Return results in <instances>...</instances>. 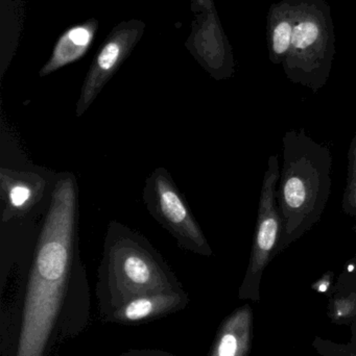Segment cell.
<instances>
[{"label":"cell","instance_id":"cell-1","mask_svg":"<svg viewBox=\"0 0 356 356\" xmlns=\"http://www.w3.org/2000/svg\"><path fill=\"white\" fill-rule=\"evenodd\" d=\"M79 250V186L59 175L20 295L0 315V356H54L91 322Z\"/></svg>","mask_w":356,"mask_h":356},{"label":"cell","instance_id":"cell-2","mask_svg":"<svg viewBox=\"0 0 356 356\" xmlns=\"http://www.w3.org/2000/svg\"><path fill=\"white\" fill-rule=\"evenodd\" d=\"M277 188L282 234L276 254L304 236L321 220L332 195V154L304 129L286 131Z\"/></svg>","mask_w":356,"mask_h":356},{"label":"cell","instance_id":"cell-3","mask_svg":"<svg viewBox=\"0 0 356 356\" xmlns=\"http://www.w3.org/2000/svg\"><path fill=\"white\" fill-rule=\"evenodd\" d=\"M183 289L158 250L139 232L109 222L95 295L102 321L136 297Z\"/></svg>","mask_w":356,"mask_h":356},{"label":"cell","instance_id":"cell-4","mask_svg":"<svg viewBox=\"0 0 356 356\" xmlns=\"http://www.w3.org/2000/svg\"><path fill=\"white\" fill-rule=\"evenodd\" d=\"M292 44L284 70L288 81L317 93L327 83L336 56L332 8L326 0H292Z\"/></svg>","mask_w":356,"mask_h":356},{"label":"cell","instance_id":"cell-5","mask_svg":"<svg viewBox=\"0 0 356 356\" xmlns=\"http://www.w3.org/2000/svg\"><path fill=\"white\" fill-rule=\"evenodd\" d=\"M142 199L150 216L169 232L180 248L202 257H212V249L200 224L169 170L159 167L148 175Z\"/></svg>","mask_w":356,"mask_h":356},{"label":"cell","instance_id":"cell-6","mask_svg":"<svg viewBox=\"0 0 356 356\" xmlns=\"http://www.w3.org/2000/svg\"><path fill=\"white\" fill-rule=\"evenodd\" d=\"M280 171L279 156L272 154L263 175L250 264L245 286L256 284L268 264L276 255L281 240L282 219L276 198Z\"/></svg>","mask_w":356,"mask_h":356},{"label":"cell","instance_id":"cell-7","mask_svg":"<svg viewBox=\"0 0 356 356\" xmlns=\"http://www.w3.org/2000/svg\"><path fill=\"white\" fill-rule=\"evenodd\" d=\"M144 27L142 21L131 20L119 23L112 29L86 75L75 106V116H83L95 102L105 86L133 51L144 35Z\"/></svg>","mask_w":356,"mask_h":356},{"label":"cell","instance_id":"cell-8","mask_svg":"<svg viewBox=\"0 0 356 356\" xmlns=\"http://www.w3.org/2000/svg\"><path fill=\"white\" fill-rule=\"evenodd\" d=\"M196 26L194 56L203 68L217 81L228 79L234 74V58L229 41L224 33L217 10L201 13Z\"/></svg>","mask_w":356,"mask_h":356},{"label":"cell","instance_id":"cell-9","mask_svg":"<svg viewBox=\"0 0 356 356\" xmlns=\"http://www.w3.org/2000/svg\"><path fill=\"white\" fill-rule=\"evenodd\" d=\"M188 303L189 296L184 289L144 295L123 303L104 322L125 326L139 325L179 313L187 307Z\"/></svg>","mask_w":356,"mask_h":356},{"label":"cell","instance_id":"cell-10","mask_svg":"<svg viewBox=\"0 0 356 356\" xmlns=\"http://www.w3.org/2000/svg\"><path fill=\"white\" fill-rule=\"evenodd\" d=\"M45 186V180L38 173L2 167L0 169L2 222L24 217L41 200Z\"/></svg>","mask_w":356,"mask_h":356},{"label":"cell","instance_id":"cell-11","mask_svg":"<svg viewBox=\"0 0 356 356\" xmlns=\"http://www.w3.org/2000/svg\"><path fill=\"white\" fill-rule=\"evenodd\" d=\"M98 29V21L89 19L65 31L54 45L49 60L40 70V76L52 74L83 58L91 46Z\"/></svg>","mask_w":356,"mask_h":356},{"label":"cell","instance_id":"cell-12","mask_svg":"<svg viewBox=\"0 0 356 356\" xmlns=\"http://www.w3.org/2000/svg\"><path fill=\"white\" fill-rule=\"evenodd\" d=\"M295 12L292 0L273 3L267 17L269 58L274 65H282L288 58L294 31Z\"/></svg>","mask_w":356,"mask_h":356},{"label":"cell","instance_id":"cell-13","mask_svg":"<svg viewBox=\"0 0 356 356\" xmlns=\"http://www.w3.org/2000/svg\"><path fill=\"white\" fill-rule=\"evenodd\" d=\"M342 209L347 216L356 220V182L353 186L345 188Z\"/></svg>","mask_w":356,"mask_h":356},{"label":"cell","instance_id":"cell-14","mask_svg":"<svg viewBox=\"0 0 356 356\" xmlns=\"http://www.w3.org/2000/svg\"><path fill=\"white\" fill-rule=\"evenodd\" d=\"M356 182V131L348 152V167H347L346 186H353Z\"/></svg>","mask_w":356,"mask_h":356},{"label":"cell","instance_id":"cell-15","mask_svg":"<svg viewBox=\"0 0 356 356\" xmlns=\"http://www.w3.org/2000/svg\"><path fill=\"white\" fill-rule=\"evenodd\" d=\"M116 356H175L161 349H131Z\"/></svg>","mask_w":356,"mask_h":356},{"label":"cell","instance_id":"cell-16","mask_svg":"<svg viewBox=\"0 0 356 356\" xmlns=\"http://www.w3.org/2000/svg\"><path fill=\"white\" fill-rule=\"evenodd\" d=\"M192 10L194 13L213 12L215 10L213 0H192Z\"/></svg>","mask_w":356,"mask_h":356},{"label":"cell","instance_id":"cell-17","mask_svg":"<svg viewBox=\"0 0 356 356\" xmlns=\"http://www.w3.org/2000/svg\"><path fill=\"white\" fill-rule=\"evenodd\" d=\"M330 286V280L328 277H324L323 280H320L319 284H317L318 292L324 293L328 290Z\"/></svg>","mask_w":356,"mask_h":356},{"label":"cell","instance_id":"cell-18","mask_svg":"<svg viewBox=\"0 0 356 356\" xmlns=\"http://www.w3.org/2000/svg\"><path fill=\"white\" fill-rule=\"evenodd\" d=\"M353 232H355L356 236V225L353 226ZM356 272V252L355 257L351 261L347 263L346 266V273H355Z\"/></svg>","mask_w":356,"mask_h":356}]
</instances>
